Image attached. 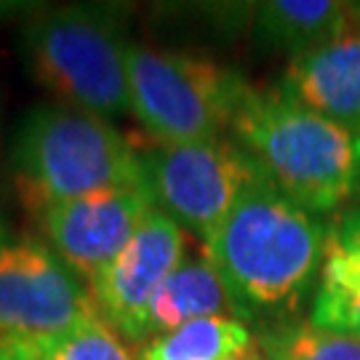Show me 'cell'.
Returning a JSON list of instances; mask_svg holds the SVG:
<instances>
[{"label":"cell","instance_id":"obj_1","mask_svg":"<svg viewBox=\"0 0 360 360\" xmlns=\"http://www.w3.org/2000/svg\"><path fill=\"white\" fill-rule=\"evenodd\" d=\"M326 232L318 214L294 203L270 179L251 184L203 243L227 288L232 315L259 334L302 321L321 275Z\"/></svg>","mask_w":360,"mask_h":360},{"label":"cell","instance_id":"obj_2","mask_svg":"<svg viewBox=\"0 0 360 360\" xmlns=\"http://www.w3.org/2000/svg\"><path fill=\"white\" fill-rule=\"evenodd\" d=\"M230 131L281 193L318 217L360 195V129L309 110L281 86H248Z\"/></svg>","mask_w":360,"mask_h":360},{"label":"cell","instance_id":"obj_3","mask_svg":"<svg viewBox=\"0 0 360 360\" xmlns=\"http://www.w3.org/2000/svg\"><path fill=\"white\" fill-rule=\"evenodd\" d=\"M8 166L32 217L112 187H144L139 150L123 139L112 120L67 104H40L22 117Z\"/></svg>","mask_w":360,"mask_h":360},{"label":"cell","instance_id":"obj_4","mask_svg":"<svg viewBox=\"0 0 360 360\" xmlns=\"http://www.w3.org/2000/svg\"><path fill=\"white\" fill-rule=\"evenodd\" d=\"M129 51L120 13L112 8H51L22 32L25 62L40 86L67 107L104 120L131 104Z\"/></svg>","mask_w":360,"mask_h":360},{"label":"cell","instance_id":"obj_5","mask_svg":"<svg viewBox=\"0 0 360 360\" xmlns=\"http://www.w3.org/2000/svg\"><path fill=\"white\" fill-rule=\"evenodd\" d=\"M248 80L198 53L131 46L129 112L158 144L221 139Z\"/></svg>","mask_w":360,"mask_h":360},{"label":"cell","instance_id":"obj_6","mask_svg":"<svg viewBox=\"0 0 360 360\" xmlns=\"http://www.w3.org/2000/svg\"><path fill=\"white\" fill-rule=\"evenodd\" d=\"M139 166L153 206L203 243L221 227L240 195L267 179L257 160L227 136L193 144L150 142L139 150Z\"/></svg>","mask_w":360,"mask_h":360},{"label":"cell","instance_id":"obj_7","mask_svg":"<svg viewBox=\"0 0 360 360\" xmlns=\"http://www.w3.org/2000/svg\"><path fill=\"white\" fill-rule=\"evenodd\" d=\"M91 315L89 285L40 238L0 224V334L51 339Z\"/></svg>","mask_w":360,"mask_h":360},{"label":"cell","instance_id":"obj_8","mask_svg":"<svg viewBox=\"0 0 360 360\" xmlns=\"http://www.w3.org/2000/svg\"><path fill=\"white\" fill-rule=\"evenodd\" d=\"M187 251V232L153 208L129 245L89 283L94 312L123 342L150 339V304Z\"/></svg>","mask_w":360,"mask_h":360},{"label":"cell","instance_id":"obj_9","mask_svg":"<svg viewBox=\"0 0 360 360\" xmlns=\"http://www.w3.org/2000/svg\"><path fill=\"white\" fill-rule=\"evenodd\" d=\"M144 187H112L35 214L43 243L86 285L129 245L153 211Z\"/></svg>","mask_w":360,"mask_h":360},{"label":"cell","instance_id":"obj_10","mask_svg":"<svg viewBox=\"0 0 360 360\" xmlns=\"http://www.w3.org/2000/svg\"><path fill=\"white\" fill-rule=\"evenodd\" d=\"M281 89L309 110L360 129V3L349 6L336 38L288 62Z\"/></svg>","mask_w":360,"mask_h":360},{"label":"cell","instance_id":"obj_11","mask_svg":"<svg viewBox=\"0 0 360 360\" xmlns=\"http://www.w3.org/2000/svg\"><path fill=\"white\" fill-rule=\"evenodd\" d=\"M307 321L360 339V206L339 211L328 224Z\"/></svg>","mask_w":360,"mask_h":360},{"label":"cell","instance_id":"obj_12","mask_svg":"<svg viewBox=\"0 0 360 360\" xmlns=\"http://www.w3.org/2000/svg\"><path fill=\"white\" fill-rule=\"evenodd\" d=\"M352 3L339 0H270L254 6V40L267 51L299 59L336 38L349 19Z\"/></svg>","mask_w":360,"mask_h":360},{"label":"cell","instance_id":"obj_13","mask_svg":"<svg viewBox=\"0 0 360 360\" xmlns=\"http://www.w3.org/2000/svg\"><path fill=\"white\" fill-rule=\"evenodd\" d=\"M232 315L227 288L206 254L184 257L150 304V339L200 318ZM235 318V315H232Z\"/></svg>","mask_w":360,"mask_h":360},{"label":"cell","instance_id":"obj_14","mask_svg":"<svg viewBox=\"0 0 360 360\" xmlns=\"http://www.w3.org/2000/svg\"><path fill=\"white\" fill-rule=\"evenodd\" d=\"M257 345L251 328L232 315L200 318L147 339L136 360H235Z\"/></svg>","mask_w":360,"mask_h":360},{"label":"cell","instance_id":"obj_15","mask_svg":"<svg viewBox=\"0 0 360 360\" xmlns=\"http://www.w3.org/2000/svg\"><path fill=\"white\" fill-rule=\"evenodd\" d=\"M267 360H360V339L294 321L259 334Z\"/></svg>","mask_w":360,"mask_h":360},{"label":"cell","instance_id":"obj_16","mask_svg":"<svg viewBox=\"0 0 360 360\" xmlns=\"http://www.w3.org/2000/svg\"><path fill=\"white\" fill-rule=\"evenodd\" d=\"M40 345L46 360H136L99 315L80 321L65 334L40 339Z\"/></svg>","mask_w":360,"mask_h":360},{"label":"cell","instance_id":"obj_17","mask_svg":"<svg viewBox=\"0 0 360 360\" xmlns=\"http://www.w3.org/2000/svg\"><path fill=\"white\" fill-rule=\"evenodd\" d=\"M0 360H46L40 339L0 334Z\"/></svg>","mask_w":360,"mask_h":360},{"label":"cell","instance_id":"obj_18","mask_svg":"<svg viewBox=\"0 0 360 360\" xmlns=\"http://www.w3.org/2000/svg\"><path fill=\"white\" fill-rule=\"evenodd\" d=\"M235 360H267V355L262 352V347H259V342H257L254 347H251V349H245L243 355H238V358H235Z\"/></svg>","mask_w":360,"mask_h":360}]
</instances>
